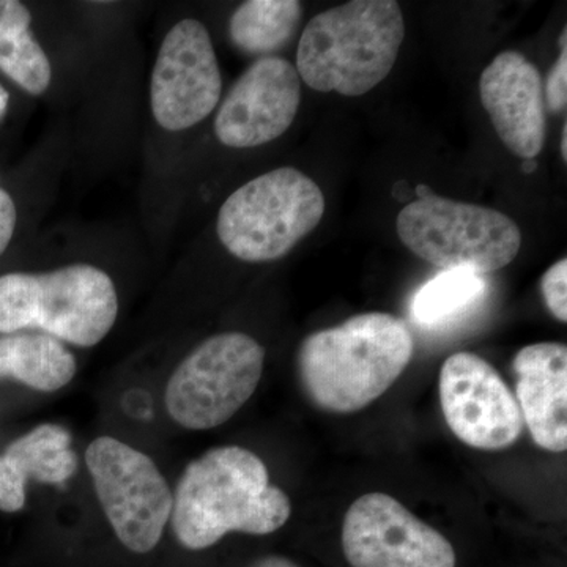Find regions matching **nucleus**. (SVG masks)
<instances>
[{"mask_svg": "<svg viewBox=\"0 0 567 567\" xmlns=\"http://www.w3.org/2000/svg\"><path fill=\"white\" fill-rule=\"evenodd\" d=\"M290 514L289 496L270 484L262 458L246 447L219 446L186 466L171 520L183 547L205 550L227 533L271 535Z\"/></svg>", "mask_w": 567, "mask_h": 567, "instance_id": "nucleus-1", "label": "nucleus"}, {"mask_svg": "<svg viewBox=\"0 0 567 567\" xmlns=\"http://www.w3.org/2000/svg\"><path fill=\"white\" fill-rule=\"evenodd\" d=\"M415 350L409 324L386 312H365L309 334L298 350L306 394L330 413H354L398 382Z\"/></svg>", "mask_w": 567, "mask_h": 567, "instance_id": "nucleus-2", "label": "nucleus"}, {"mask_svg": "<svg viewBox=\"0 0 567 567\" xmlns=\"http://www.w3.org/2000/svg\"><path fill=\"white\" fill-rule=\"evenodd\" d=\"M405 37L394 0H353L316 14L297 51L300 80L317 92L361 96L393 70Z\"/></svg>", "mask_w": 567, "mask_h": 567, "instance_id": "nucleus-3", "label": "nucleus"}, {"mask_svg": "<svg viewBox=\"0 0 567 567\" xmlns=\"http://www.w3.org/2000/svg\"><path fill=\"white\" fill-rule=\"evenodd\" d=\"M117 316L114 282L92 265L0 276L2 334L40 330L69 344L93 347L106 338Z\"/></svg>", "mask_w": 567, "mask_h": 567, "instance_id": "nucleus-4", "label": "nucleus"}, {"mask_svg": "<svg viewBox=\"0 0 567 567\" xmlns=\"http://www.w3.org/2000/svg\"><path fill=\"white\" fill-rule=\"evenodd\" d=\"M324 196L312 178L279 167L240 186L218 215V237L244 262H274L322 221Z\"/></svg>", "mask_w": 567, "mask_h": 567, "instance_id": "nucleus-5", "label": "nucleus"}, {"mask_svg": "<svg viewBox=\"0 0 567 567\" xmlns=\"http://www.w3.org/2000/svg\"><path fill=\"white\" fill-rule=\"evenodd\" d=\"M416 196L399 213L395 227L420 259L476 275L502 270L516 259L522 234L509 216L436 196L427 185H417Z\"/></svg>", "mask_w": 567, "mask_h": 567, "instance_id": "nucleus-6", "label": "nucleus"}, {"mask_svg": "<svg viewBox=\"0 0 567 567\" xmlns=\"http://www.w3.org/2000/svg\"><path fill=\"white\" fill-rule=\"evenodd\" d=\"M264 363V347L251 336H213L175 369L164 395L167 413L188 431L227 423L256 393Z\"/></svg>", "mask_w": 567, "mask_h": 567, "instance_id": "nucleus-7", "label": "nucleus"}, {"mask_svg": "<svg viewBox=\"0 0 567 567\" xmlns=\"http://www.w3.org/2000/svg\"><path fill=\"white\" fill-rule=\"evenodd\" d=\"M85 465L123 546L140 555L158 546L174 494L153 458L114 436H99L85 451Z\"/></svg>", "mask_w": 567, "mask_h": 567, "instance_id": "nucleus-8", "label": "nucleus"}, {"mask_svg": "<svg viewBox=\"0 0 567 567\" xmlns=\"http://www.w3.org/2000/svg\"><path fill=\"white\" fill-rule=\"evenodd\" d=\"M352 567H456V550L442 533L386 494L354 499L342 527Z\"/></svg>", "mask_w": 567, "mask_h": 567, "instance_id": "nucleus-9", "label": "nucleus"}, {"mask_svg": "<svg viewBox=\"0 0 567 567\" xmlns=\"http://www.w3.org/2000/svg\"><path fill=\"white\" fill-rule=\"evenodd\" d=\"M440 402L453 434L483 451L513 446L524 417L498 371L475 353L451 354L440 371Z\"/></svg>", "mask_w": 567, "mask_h": 567, "instance_id": "nucleus-10", "label": "nucleus"}, {"mask_svg": "<svg viewBox=\"0 0 567 567\" xmlns=\"http://www.w3.org/2000/svg\"><path fill=\"white\" fill-rule=\"evenodd\" d=\"M221 71L203 22L183 20L164 37L152 73V112L159 126L182 132L203 122L221 99Z\"/></svg>", "mask_w": 567, "mask_h": 567, "instance_id": "nucleus-11", "label": "nucleus"}, {"mask_svg": "<svg viewBox=\"0 0 567 567\" xmlns=\"http://www.w3.org/2000/svg\"><path fill=\"white\" fill-rule=\"evenodd\" d=\"M301 102V80L292 63L262 58L235 82L215 121L227 147L249 148L278 140L292 125Z\"/></svg>", "mask_w": 567, "mask_h": 567, "instance_id": "nucleus-12", "label": "nucleus"}, {"mask_svg": "<svg viewBox=\"0 0 567 567\" xmlns=\"http://www.w3.org/2000/svg\"><path fill=\"white\" fill-rule=\"evenodd\" d=\"M480 93L503 144L518 158L535 159L547 136L546 95L535 63L502 52L481 74Z\"/></svg>", "mask_w": 567, "mask_h": 567, "instance_id": "nucleus-13", "label": "nucleus"}, {"mask_svg": "<svg viewBox=\"0 0 567 567\" xmlns=\"http://www.w3.org/2000/svg\"><path fill=\"white\" fill-rule=\"evenodd\" d=\"M516 401L537 446L567 450V349L559 342L524 347L514 357Z\"/></svg>", "mask_w": 567, "mask_h": 567, "instance_id": "nucleus-14", "label": "nucleus"}, {"mask_svg": "<svg viewBox=\"0 0 567 567\" xmlns=\"http://www.w3.org/2000/svg\"><path fill=\"white\" fill-rule=\"evenodd\" d=\"M76 468L78 457L65 427L41 424L32 429L0 454V511L18 513L24 507L28 480L63 484Z\"/></svg>", "mask_w": 567, "mask_h": 567, "instance_id": "nucleus-15", "label": "nucleus"}, {"mask_svg": "<svg viewBox=\"0 0 567 567\" xmlns=\"http://www.w3.org/2000/svg\"><path fill=\"white\" fill-rule=\"evenodd\" d=\"M76 358L62 341L47 333L0 336V379H13L22 385L54 393L76 375Z\"/></svg>", "mask_w": 567, "mask_h": 567, "instance_id": "nucleus-16", "label": "nucleus"}, {"mask_svg": "<svg viewBox=\"0 0 567 567\" xmlns=\"http://www.w3.org/2000/svg\"><path fill=\"white\" fill-rule=\"evenodd\" d=\"M31 11L18 0H0V70L24 91L41 95L51 84V63L32 37Z\"/></svg>", "mask_w": 567, "mask_h": 567, "instance_id": "nucleus-17", "label": "nucleus"}, {"mask_svg": "<svg viewBox=\"0 0 567 567\" xmlns=\"http://www.w3.org/2000/svg\"><path fill=\"white\" fill-rule=\"evenodd\" d=\"M301 13L297 0H248L230 18V39L238 50L268 58L293 39Z\"/></svg>", "mask_w": 567, "mask_h": 567, "instance_id": "nucleus-18", "label": "nucleus"}, {"mask_svg": "<svg viewBox=\"0 0 567 567\" xmlns=\"http://www.w3.org/2000/svg\"><path fill=\"white\" fill-rule=\"evenodd\" d=\"M488 284L483 275L445 270L424 284L413 297L410 315L427 330L447 327L473 311L486 298Z\"/></svg>", "mask_w": 567, "mask_h": 567, "instance_id": "nucleus-19", "label": "nucleus"}, {"mask_svg": "<svg viewBox=\"0 0 567 567\" xmlns=\"http://www.w3.org/2000/svg\"><path fill=\"white\" fill-rule=\"evenodd\" d=\"M544 301L559 322L567 320V260L551 265L540 279Z\"/></svg>", "mask_w": 567, "mask_h": 567, "instance_id": "nucleus-20", "label": "nucleus"}, {"mask_svg": "<svg viewBox=\"0 0 567 567\" xmlns=\"http://www.w3.org/2000/svg\"><path fill=\"white\" fill-rule=\"evenodd\" d=\"M567 33L566 29L563 32L561 40V54H559L558 61L555 62L554 69L547 78L546 84V106L554 114L566 110L567 104Z\"/></svg>", "mask_w": 567, "mask_h": 567, "instance_id": "nucleus-21", "label": "nucleus"}, {"mask_svg": "<svg viewBox=\"0 0 567 567\" xmlns=\"http://www.w3.org/2000/svg\"><path fill=\"white\" fill-rule=\"evenodd\" d=\"M14 227H17V207L10 194L0 189V256L10 245Z\"/></svg>", "mask_w": 567, "mask_h": 567, "instance_id": "nucleus-22", "label": "nucleus"}, {"mask_svg": "<svg viewBox=\"0 0 567 567\" xmlns=\"http://www.w3.org/2000/svg\"><path fill=\"white\" fill-rule=\"evenodd\" d=\"M251 567H300L297 563L290 561L289 558L278 557V555H271V557H265L259 561L254 563Z\"/></svg>", "mask_w": 567, "mask_h": 567, "instance_id": "nucleus-23", "label": "nucleus"}, {"mask_svg": "<svg viewBox=\"0 0 567 567\" xmlns=\"http://www.w3.org/2000/svg\"><path fill=\"white\" fill-rule=\"evenodd\" d=\"M10 95L9 92L3 89V85H0V118L6 115L7 107H9Z\"/></svg>", "mask_w": 567, "mask_h": 567, "instance_id": "nucleus-24", "label": "nucleus"}, {"mask_svg": "<svg viewBox=\"0 0 567 567\" xmlns=\"http://www.w3.org/2000/svg\"><path fill=\"white\" fill-rule=\"evenodd\" d=\"M561 153H563V159H565V162H567V123L566 122H565V126H563Z\"/></svg>", "mask_w": 567, "mask_h": 567, "instance_id": "nucleus-25", "label": "nucleus"}, {"mask_svg": "<svg viewBox=\"0 0 567 567\" xmlns=\"http://www.w3.org/2000/svg\"><path fill=\"white\" fill-rule=\"evenodd\" d=\"M522 167H524L525 173L532 174L533 171L537 169L536 159H524V164H522Z\"/></svg>", "mask_w": 567, "mask_h": 567, "instance_id": "nucleus-26", "label": "nucleus"}]
</instances>
